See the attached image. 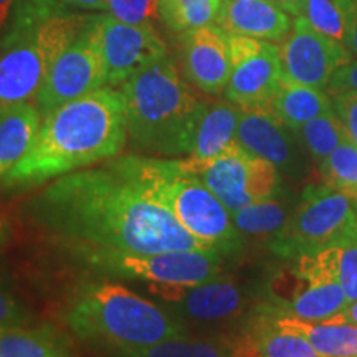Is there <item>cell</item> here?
Returning <instances> with one entry per match:
<instances>
[{
    "label": "cell",
    "mask_w": 357,
    "mask_h": 357,
    "mask_svg": "<svg viewBox=\"0 0 357 357\" xmlns=\"http://www.w3.org/2000/svg\"><path fill=\"white\" fill-rule=\"evenodd\" d=\"M55 6H70L83 10H108V0H52Z\"/></svg>",
    "instance_id": "36"
},
{
    "label": "cell",
    "mask_w": 357,
    "mask_h": 357,
    "mask_svg": "<svg viewBox=\"0 0 357 357\" xmlns=\"http://www.w3.org/2000/svg\"><path fill=\"white\" fill-rule=\"evenodd\" d=\"M222 0H159L158 15L169 30L185 33L215 24Z\"/></svg>",
    "instance_id": "25"
},
{
    "label": "cell",
    "mask_w": 357,
    "mask_h": 357,
    "mask_svg": "<svg viewBox=\"0 0 357 357\" xmlns=\"http://www.w3.org/2000/svg\"><path fill=\"white\" fill-rule=\"evenodd\" d=\"M356 231L357 199L329 185H310L270 245L281 258H300L341 247Z\"/></svg>",
    "instance_id": "7"
},
{
    "label": "cell",
    "mask_w": 357,
    "mask_h": 357,
    "mask_svg": "<svg viewBox=\"0 0 357 357\" xmlns=\"http://www.w3.org/2000/svg\"><path fill=\"white\" fill-rule=\"evenodd\" d=\"M333 111L344 128L347 139L357 146V93H333Z\"/></svg>",
    "instance_id": "32"
},
{
    "label": "cell",
    "mask_w": 357,
    "mask_h": 357,
    "mask_svg": "<svg viewBox=\"0 0 357 357\" xmlns=\"http://www.w3.org/2000/svg\"><path fill=\"white\" fill-rule=\"evenodd\" d=\"M66 324L82 341L121 354L187 334L171 311L109 281L84 284L71 303Z\"/></svg>",
    "instance_id": "4"
},
{
    "label": "cell",
    "mask_w": 357,
    "mask_h": 357,
    "mask_svg": "<svg viewBox=\"0 0 357 357\" xmlns=\"http://www.w3.org/2000/svg\"><path fill=\"white\" fill-rule=\"evenodd\" d=\"M100 25L108 86H121L137 71L167 56L166 43L149 22L126 24L111 15H101Z\"/></svg>",
    "instance_id": "13"
},
{
    "label": "cell",
    "mask_w": 357,
    "mask_h": 357,
    "mask_svg": "<svg viewBox=\"0 0 357 357\" xmlns=\"http://www.w3.org/2000/svg\"><path fill=\"white\" fill-rule=\"evenodd\" d=\"M119 357H250L247 336H181L166 339L158 344L124 352Z\"/></svg>",
    "instance_id": "21"
},
{
    "label": "cell",
    "mask_w": 357,
    "mask_h": 357,
    "mask_svg": "<svg viewBox=\"0 0 357 357\" xmlns=\"http://www.w3.org/2000/svg\"><path fill=\"white\" fill-rule=\"evenodd\" d=\"M182 68L189 82L208 95L225 91L231 70L227 32L215 24L189 30L182 38Z\"/></svg>",
    "instance_id": "14"
},
{
    "label": "cell",
    "mask_w": 357,
    "mask_h": 357,
    "mask_svg": "<svg viewBox=\"0 0 357 357\" xmlns=\"http://www.w3.org/2000/svg\"><path fill=\"white\" fill-rule=\"evenodd\" d=\"M111 160L158 199L192 236L222 255L238 248L242 236L230 211L181 159L128 154Z\"/></svg>",
    "instance_id": "5"
},
{
    "label": "cell",
    "mask_w": 357,
    "mask_h": 357,
    "mask_svg": "<svg viewBox=\"0 0 357 357\" xmlns=\"http://www.w3.org/2000/svg\"><path fill=\"white\" fill-rule=\"evenodd\" d=\"M333 318L346 321V323H351V324L357 326V301L351 303V305L347 306L344 311L339 312V314H336V316H333Z\"/></svg>",
    "instance_id": "39"
},
{
    "label": "cell",
    "mask_w": 357,
    "mask_h": 357,
    "mask_svg": "<svg viewBox=\"0 0 357 357\" xmlns=\"http://www.w3.org/2000/svg\"><path fill=\"white\" fill-rule=\"evenodd\" d=\"M278 50L284 79L319 89L351 60L346 45L318 32L305 17H296Z\"/></svg>",
    "instance_id": "12"
},
{
    "label": "cell",
    "mask_w": 357,
    "mask_h": 357,
    "mask_svg": "<svg viewBox=\"0 0 357 357\" xmlns=\"http://www.w3.org/2000/svg\"><path fill=\"white\" fill-rule=\"evenodd\" d=\"M159 0H108V12L126 24H146L158 15Z\"/></svg>",
    "instance_id": "30"
},
{
    "label": "cell",
    "mask_w": 357,
    "mask_h": 357,
    "mask_svg": "<svg viewBox=\"0 0 357 357\" xmlns=\"http://www.w3.org/2000/svg\"><path fill=\"white\" fill-rule=\"evenodd\" d=\"M42 229L78 253L213 250L113 160L52 181L30 204ZM217 252V250H213Z\"/></svg>",
    "instance_id": "1"
},
{
    "label": "cell",
    "mask_w": 357,
    "mask_h": 357,
    "mask_svg": "<svg viewBox=\"0 0 357 357\" xmlns=\"http://www.w3.org/2000/svg\"><path fill=\"white\" fill-rule=\"evenodd\" d=\"M100 19L101 15L89 17L78 38L53 63L37 96L42 116L106 84Z\"/></svg>",
    "instance_id": "10"
},
{
    "label": "cell",
    "mask_w": 357,
    "mask_h": 357,
    "mask_svg": "<svg viewBox=\"0 0 357 357\" xmlns=\"http://www.w3.org/2000/svg\"><path fill=\"white\" fill-rule=\"evenodd\" d=\"M236 141L248 153L291 171L296 164V149L287 126L268 108L242 109Z\"/></svg>",
    "instance_id": "17"
},
{
    "label": "cell",
    "mask_w": 357,
    "mask_h": 357,
    "mask_svg": "<svg viewBox=\"0 0 357 357\" xmlns=\"http://www.w3.org/2000/svg\"><path fill=\"white\" fill-rule=\"evenodd\" d=\"M29 319L30 316L25 307L0 283V331L8 328H25Z\"/></svg>",
    "instance_id": "33"
},
{
    "label": "cell",
    "mask_w": 357,
    "mask_h": 357,
    "mask_svg": "<svg viewBox=\"0 0 357 357\" xmlns=\"http://www.w3.org/2000/svg\"><path fill=\"white\" fill-rule=\"evenodd\" d=\"M149 291L166 303V307L182 324L218 326L230 323L247 306V293L234 280L217 276L207 283L185 284L151 283Z\"/></svg>",
    "instance_id": "11"
},
{
    "label": "cell",
    "mask_w": 357,
    "mask_h": 357,
    "mask_svg": "<svg viewBox=\"0 0 357 357\" xmlns=\"http://www.w3.org/2000/svg\"><path fill=\"white\" fill-rule=\"evenodd\" d=\"M339 281L347 303L357 301V231L339 247Z\"/></svg>",
    "instance_id": "31"
},
{
    "label": "cell",
    "mask_w": 357,
    "mask_h": 357,
    "mask_svg": "<svg viewBox=\"0 0 357 357\" xmlns=\"http://www.w3.org/2000/svg\"><path fill=\"white\" fill-rule=\"evenodd\" d=\"M42 124L33 102L0 111V182L32 149Z\"/></svg>",
    "instance_id": "20"
},
{
    "label": "cell",
    "mask_w": 357,
    "mask_h": 357,
    "mask_svg": "<svg viewBox=\"0 0 357 357\" xmlns=\"http://www.w3.org/2000/svg\"><path fill=\"white\" fill-rule=\"evenodd\" d=\"M222 253L213 250H171L159 253H83L96 270L123 278H137L149 283L195 284L215 280L222 273Z\"/></svg>",
    "instance_id": "9"
},
{
    "label": "cell",
    "mask_w": 357,
    "mask_h": 357,
    "mask_svg": "<svg viewBox=\"0 0 357 357\" xmlns=\"http://www.w3.org/2000/svg\"><path fill=\"white\" fill-rule=\"evenodd\" d=\"M15 0H0V29L7 24Z\"/></svg>",
    "instance_id": "40"
},
{
    "label": "cell",
    "mask_w": 357,
    "mask_h": 357,
    "mask_svg": "<svg viewBox=\"0 0 357 357\" xmlns=\"http://www.w3.org/2000/svg\"><path fill=\"white\" fill-rule=\"evenodd\" d=\"M278 6L283 8L284 12L289 13V15L301 17L303 10H305V2L306 0H275Z\"/></svg>",
    "instance_id": "37"
},
{
    "label": "cell",
    "mask_w": 357,
    "mask_h": 357,
    "mask_svg": "<svg viewBox=\"0 0 357 357\" xmlns=\"http://www.w3.org/2000/svg\"><path fill=\"white\" fill-rule=\"evenodd\" d=\"M119 91L134 149L154 158L189 155L204 102L192 95L171 58L164 56L137 71Z\"/></svg>",
    "instance_id": "3"
},
{
    "label": "cell",
    "mask_w": 357,
    "mask_h": 357,
    "mask_svg": "<svg viewBox=\"0 0 357 357\" xmlns=\"http://www.w3.org/2000/svg\"><path fill=\"white\" fill-rule=\"evenodd\" d=\"M276 328L300 334L323 357H357V326L329 318L326 321H305L288 314L266 311Z\"/></svg>",
    "instance_id": "19"
},
{
    "label": "cell",
    "mask_w": 357,
    "mask_h": 357,
    "mask_svg": "<svg viewBox=\"0 0 357 357\" xmlns=\"http://www.w3.org/2000/svg\"><path fill=\"white\" fill-rule=\"evenodd\" d=\"M268 109L288 129L298 131L311 119L333 111V105L323 89L305 86L283 78Z\"/></svg>",
    "instance_id": "22"
},
{
    "label": "cell",
    "mask_w": 357,
    "mask_h": 357,
    "mask_svg": "<svg viewBox=\"0 0 357 357\" xmlns=\"http://www.w3.org/2000/svg\"><path fill=\"white\" fill-rule=\"evenodd\" d=\"M301 17L318 32L344 43L346 15L341 0H306Z\"/></svg>",
    "instance_id": "29"
},
{
    "label": "cell",
    "mask_w": 357,
    "mask_h": 357,
    "mask_svg": "<svg viewBox=\"0 0 357 357\" xmlns=\"http://www.w3.org/2000/svg\"><path fill=\"white\" fill-rule=\"evenodd\" d=\"M346 15L344 45L349 53L357 56V0H341Z\"/></svg>",
    "instance_id": "35"
},
{
    "label": "cell",
    "mask_w": 357,
    "mask_h": 357,
    "mask_svg": "<svg viewBox=\"0 0 357 357\" xmlns=\"http://www.w3.org/2000/svg\"><path fill=\"white\" fill-rule=\"evenodd\" d=\"M294 132L298 134L301 144L305 146L311 158L319 164L328 155H331L342 141L347 139L344 128L337 116L334 114V111L311 119L310 123H306Z\"/></svg>",
    "instance_id": "27"
},
{
    "label": "cell",
    "mask_w": 357,
    "mask_h": 357,
    "mask_svg": "<svg viewBox=\"0 0 357 357\" xmlns=\"http://www.w3.org/2000/svg\"><path fill=\"white\" fill-rule=\"evenodd\" d=\"M326 185L357 199V146L349 139L339 144L331 155L321 162Z\"/></svg>",
    "instance_id": "28"
},
{
    "label": "cell",
    "mask_w": 357,
    "mask_h": 357,
    "mask_svg": "<svg viewBox=\"0 0 357 357\" xmlns=\"http://www.w3.org/2000/svg\"><path fill=\"white\" fill-rule=\"evenodd\" d=\"M247 339L250 357H323L300 334L276 328L268 314L257 321Z\"/></svg>",
    "instance_id": "23"
},
{
    "label": "cell",
    "mask_w": 357,
    "mask_h": 357,
    "mask_svg": "<svg viewBox=\"0 0 357 357\" xmlns=\"http://www.w3.org/2000/svg\"><path fill=\"white\" fill-rule=\"evenodd\" d=\"M329 93L354 91L357 93V61H349L341 68L334 71V75L328 83Z\"/></svg>",
    "instance_id": "34"
},
{
    "label": "cell",
    "mask_w": 357,
    "mask_h": 357,
    "mask_svg": "<svg viewBox=\"0 0 357 357\" xmlns=\"http://www.w3.org/2000/svg\"><path fill=\"white\" fill-rule=\"evenodd\" d=\"M0 357H68L48 329L8 328L0 331Z\"/></svg>",
    "instance_id": "26"
},
{
    "label": "cell",
    "mask_w": 357,
    "mask_h": 357,
    "mask_svg": "<svg viewBox=\"0 0 357 357\" xmlns=\"http://www.w3.org/2000/svg\"><path fill=\"white\" fill-rule=\"evenodd\" d=\"M283 82L278 47L263 42L255 55L234 66L225 88L227 100L242 109L268 108Z\"/></svg>",
    "instance_id": "15"
},
{
    "label": "cell",
    "mask_w": 357,
    "mask_h": 357,
    "mask_svg": "<svg viewBox=\"0 0 357 357\" xmlns=\"http://www.w3.org/2000/svg\"><path fill=\"white\" fill-rule=\"evenodd\" d=\"M10 235H12L10 220H8L6 215H2V213H0V250H2L8 243Z\"/></svg>",
    "instance_id": "38"
},
{
    "label": "cell",
    "mask_w": 357,
    "mask_h": 357,
    "mask_svg": "<svg viewBox=\"0 0 357 357\" xmlns=\"http://www.w3.org/2000/svg\"><path fill=\"white\" fill-rule=\"evenodd\" d=\"M128 142L121 91L102 86L42 116L30 153L3 177V189H30L118 158Z\"/></svg>",
    "instance_id": "2"
},
{
    "label": "cell",
    "mask_w": 357,
    "mask_h": 357,
    "mask_svg": "<svg viewBox=\"0 0 357 357\" xmlns=\"http://www.w3.org/2000/svg\"><path fill=\"white\" fill-rule=\"evenodd\" d=\"M181 162L208 187L230 213L280 192L278 167L248 153L238 142L211 160L195 162L185 158Z\"/></svg>",
    "instance_id": "8"
},
{
    "label": "cell",
    "mask_w": 357,
    "mask_h": 357,
    "mask_svg": "<svg viewBox=\"0 0 357 357\" xmlns=\"http://www.w3.org/2000/svg\"><path fill=\"white\" fill-rule=\"evenodd\" d=\"M88 20L50 13L15 30L0 52V111L37 100L55 60L78 38Z\"/></svg>",
    "instance_id": "6"
},
{
    "label": "cell",
    "mask_w": 357,
    "mask_h": 357,
    "mask_svg": "<svg viewBox=\"0 0 357 357\" xmlns=\"http://www.w3.org/2000/svg\"><path fill=\"white\" fill-rule=\"evenodd\" d=\"M278 194L231 212V220L236 230L248 235H271V238L280 234L287 225L289 212L288 202Z\"/></svg>",
    "instance_id": "24"
},
{
    "label": "cell",
    "mask_w": 357,
    "mask_h": 357,
    "mask_svg": "<svg viewBox=\"0 0 357 357\" xmlns=\"http://www.w3.org/2000/svg\"><path fill=\"white\" fill-rule=\"evenodd\" d=\"M215 25L227 33L265 42L284 40L291 30L288 13L275 0H222Z\"/></svg>",
    "instance_id": "16"
},
{
    "label": "cell",
    "mask_w": 357,
    "mask_h": 357,
    "mask_svg": "<svg viewBox=\"0 0 357 357\" xmlns=\"http://www.w3.org/2000/svg\"><path fill=\"white\" fill-rule=\"evenodd\" d=\"M240 114H242V108L230 101L204 102L197 123H195L190 153L187 159L204 162V160L217 158L236 144Z\"/></svg>",
    "instance_id": "18"
}]
</instances>
